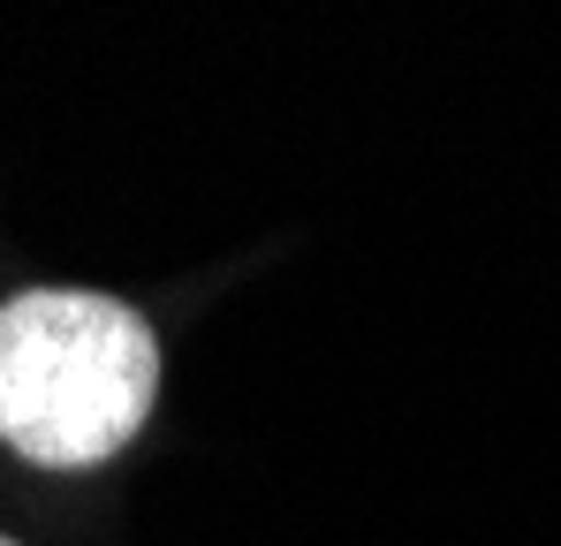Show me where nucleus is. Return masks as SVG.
Returning a JSON list of instances; mask_svg holds the SVG:
<instances>
[{"mask_svg": "<svg viewBox=\"0 0 561 546\" xmlns=\"http://www.w3.org/2000/svg\"><path fill=\"white\" fill-rule=\"evenodd\" d=\"M160 395L152 327L92 288H23L0 304V441L54 470H92Z\"/></svg>", "mask_w": 561, "mask_h": 546, "instance_id": "obj_1", "label": "nucleus"}, {"mask_svg": "<svg viewBox=\"0 0 561 546\" xmlns=\"http://www.w3.org/2000/svg\"><path fill=\"white\" fill-rule=\"evenodd\" d=\"M0 546H8V539H0Z\"/></svg>", "mask_w": 561, "mask_h": 546, "instance_id": "obj_2", "label": "nucleus"}]
</instances>
